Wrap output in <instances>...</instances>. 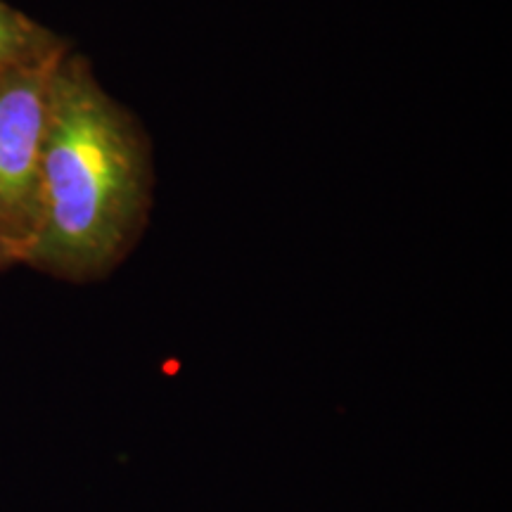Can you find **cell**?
I'll use <instances>...</instances> for the list:
<instances>
[{"label":"cell","instance_id":"cell-1","mask_svg":"<svg viewBox=\"0 0 512 512\" xmlns=\"http://www.w3.org/2000/svg\"><path fill=\"white\" fill-rule=\"evenodd\" d=\"M150 202V159L136 121L67 53L57 64L41 159V221L22 264L88 283L124 259Z\"/></svg>","mask_w":512,"mask_h":512},{"label":"cell","instance_id":"cell-2","mask_svg":"<svg viewBox=\"0 0 512 512\" xmlns=\"http://www.w3.org/2000/svg\"><path fill=\"white\" fill-rule=\"evenodd\" d=\"M69 50L0 69V230L27 254L41 221V159L53 79Z\"/></svg>","mask_w":512,"mask_h":512},{"label":"cell","instance_id":"cell-3","mask_svg":"<svg viewBox=\"0 0 512 512\" xmlns=\"http://www.w3.org/2000/svg\"><path fill=\"white\" fill-rule=\"evenodd\" d=\"M67 43L31 19L27 12L0 0V69L60 55Z\"/></svg>","mask_w":512,"mask_h":512},{"label":"cell","instance_id":"cell-4","mask_svg":"<svg viewBox=\"0 0 512 512\" xmlns=\"http://www.w3.org/2000/svg\"><path fill=\"white\" fill-rule=\"evenodd\" d=\"M12 264H22V254H19V249L12 245V242L5 238L3 230H0V271H3V268H10Z\"/></svg>","mask_w":512,"mask_h":512}]
</instances>
